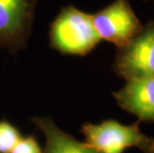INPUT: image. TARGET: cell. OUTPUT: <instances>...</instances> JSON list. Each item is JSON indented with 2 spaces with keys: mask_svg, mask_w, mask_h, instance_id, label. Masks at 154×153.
<instances>
[{
  "mask_svg": "<svg viewBox=\"0 0 154 153\" xmlns=\"http://www.w3.org/2000/svg\"><path fill=\"white\" fill-rule=\"evenodd\" d=\"M114 70L126 81L154 77V27L137 34L126 46L120 48Z\"/></svg>",
  "mask_w": 154,
  "mask_h": 153,
  "instance_id": "obj_5",
  "label": "cell"
},
{
  "mask_svg": "<svg viewBox=\"0 0 154 153\" xmlns=\"http://www.w3.org/2000/svg\"><path fill=\"white\" fill-rule=\"evenodd\" d=\"M113 96L117 105L139 120H154V77L127 81L122 89L113 93Z\"/></svg>",
  "mask_w": 154,
  "mask_h": 153,
  "instance_id": "obj_6",
  "label": "cell"
},
{
  "mask_svg": "<svg viewBox=\"0 0 154 153\" xmlns=\"http://www.w3.org/2000/svg\"><path fill=\"white\" fill-rule=\"evenodd\" d=\"M50 47L63 55L85 56L100 43L91 15L73 5L65 6L50 26Z\"/></svg>",
  "mask_w": 154,
  "mask_h": 153,
  "instance_id": "obj_1",
  "label": "cell"
},
{
  "mask_svg": "<svg viewBox=\"0 0 154 153\" xmlns=\"http://www.w3.org/2000/svg\"><path fill=\"white\" fill-rule=\"evenodd\" d=\"M31 121L44 135L43 153H99L67 133L50 116H35Z\"/></svg>",
  "mask_w": 154,
  "mask_h": 153,
  "instance_id": "obj_7",
  "label": "cell"
},
{
  "mask_svg": "<svg viewBox=\"0 0 154 153\" xmlns=\"http://www.w3.org/2000/svg\"><path fill=\"white\" fill-rule=\"evenodd\" d=\"M139 122L124 125L109 119L99 124L86 123L82 127L87 145L99 153H122L128 147H138L148 153L153 141L139 129Z\"/></svg>",
  "mask_w": 154,
  "mask_h": 153,
  "instance_id": "obj_2",
  "label": "cell"
},
{
  "mask_svg": "<svg viewBox=\"0 0 154 153\" xmlns=\"http://www.w3.org/2000/svg\"><path fill=\"white\" fill-rule=\"evenodd\" d=\"M10 153H43V149L33 136H22Z\"/></svg>",
  "mask_w": 154,
  "mask_h": 153,
  "instance_id": "obj_9",
  "label": "cell"
},
{
  "mask_svg": "<svg viewBox=\"0 0 154 153\" xmlns=\"http://www.w3.org/2000/svg\"><path fill=\"white\" fill-rule=\"evenodd\" d=\"M148 153H154V139H153V141L151 142V145H150V147H149Z\"/></svg>",
  "mask_w": 154,
  "mask_h": 153,
  "instance_id": "obj_10",
  "label": "cell"
},
{
  "mask_svg": "<svg viewBox=\"0 0 154 153\" xmlns=\"http://www.w3.org/2000/svg\"><path fill=\"white\" fill-rule=\"evenodd\" d=\"M91 20L100 40L113 43L119 48L126 46L141 30L139 20L127 0H116L91 15Z\"/></svg>",
  "mask_w": 154,
  "mask_h": 153,
  "instance_id": "obj_4",
  "label": "cell"
},
{
  "mask_svg": "<svg viewBox=\"0 0 154 153\" xmlns=\"http://www.w3.org/2000/svg\"><path fill=\"white\" fill-rule=\"evenodd\" d=\"M21 137L16 126L5 120L0 121V153H10Z\"/></svg>",
  "mask_w": 154,
  "mask_h": 153,
  "instance_id": "obj_8",
  "label": "cell"
},
{
  "mask_svg": "<svg viewBox=\"0 0 154 153\" xmlns=\"http://www.w3.org/2000/svg\"><path fill=\"white\" fill-rule=\"evenodd\" d=\"M39 0H0V47L16 55L30 41Z\"/></svg>",
  "mask_w": 154,
  "mask_h": 153,
  "instance_id": "obj_3",
  "label": "cell"
}]
</instances>
